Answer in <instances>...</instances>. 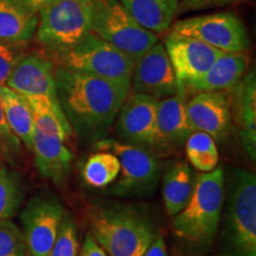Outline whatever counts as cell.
I'll list each match as a JSON object with an SVG mask.
<instances>
[{
	"label": "cell",
	"mask_w": 256,
	"mask_h": 256,
	"mask_svg": "<svg viewBox=\"0 0 256 256\" xmlns=\"http://www.w3.org/2000/svg\"><path fill=\"white\" fill-rule=\"evenodd\" d=\"M186 114L194 130L209 134L223 142L232 126L228 92H204L186 100Z\"/></svg>",
	"instance_id": "14"
},
{
	"label": "cell",
	"mask_w": 256,
	"mask_h": 256,
	"mask_svg": "<svg viewBox=\"0 0 256 256\" xmlns=\"http://www.w3.org/2000/svg\"><path fill=\"white\" fill-rule=\"evenodd\" d=\"M58 58L60 66L69 70L128 83L136 66L132 57L92 32Z\"/></svg>",
	"instance_id": "8"
},
{
	"label": "cell",
	"mask_w": 256,
	"mask_h": 256,
	"mask_svg": "<svg viewBox=\"0 0 256 256\" xmlns=\"http://www.w3.org/2000/svg\"><path fill=\"white\" fill-rule=\"evenodd\" d=\"M218 232L222 256H256V176L248 170L229 171Z\"/></svg>",
	"instance_id": "3"
},
{
	"label": "cell",
	"mask_w": 256,
	"mask_h": 256,
	"mask_svg": "<svg viewBox=\"0 0 256 256\" xmlns=\"http://www.w3.org/2000/svg\"><path fill=\"white\" fill-rule=\"evenodd\" d=\"M80 240L75 220L69 212L64 214L58 234L48 256H78Z\"/></svg>",
	"instance_id": "28"
},
{
	"label": "cell",
	"mask_w": 256,
	"mask_h": 256,
	"mask_svg": "<svg viewBox=\"0 0 256 256\" xmlns=\"http://www.w3.org/2000/svg\"><path fill=\"white\" fill-rule=\"evenodd\" d=\"M171 26L174 34L196 38L223 52H247L250 46L244 23L230 11L180 19Z\"/></svg>",
	"instance_id": "9"
},
{
	"label": "cell",
	"mask_w": 256,
	"mask_h": 256,
	"mask_svg": "<svg viewBox=\"0 0 256 256\" xmlns=\"http://www.w3.org/2000/svg\"><path fill=\"white\" fill-rule=\"evenodd\" d=\"M133 92L162 100L178 92V81L164 44L156 43L134 66Z\"/></svg>",
	"instance_id": "13"
},
{
	"label": "cell",
	"mask_w": 256,
	"mask_h": 256,
	"mask_svg": "<svg viewBox=\"0 0 256 256\" xmlns=\"http://www.w3.org/2000/svg\"><path fill=\"white\" fill-rule=\"evenodd\" d=\"M2 156H0V166H2Z\"/></svg>",
	"instance_id": "37"
},
{
	"label": "cell",
	"mask_w": 256,
	"mask_h": 256,
	"mask_svg": "<svg viewBox=\"0 0 256 256\" xmlns=\"http://www.w3.org/2000/svg\"><path fill=\"white\" fill-rule=\"evenodd\" d=\"M34 115V130L46 136H57L66 142L72 130L64 115L58 100L48 98H26Z\"/></svg>",
	"instance_id": "24"
},
{
	"label": "cell",
	"mask_w": 256,
	"mask_h": 256,
	"mask_svg": "<svg viewBox=\"0 0 256 256\" xmlns=\"http://www.w3.org/2000/svg\"><path fill=\"white\" fill-rule=\"evenodd\" d=\"M147 30L162 34L170 30L180 0H119Z\"/></svg>",
	"instance_id": "22"
},
{
	"label": "cell",
	"mask_w": 256,
	"mask_h": 256,
	"mask_svg": "<svg viewBox=\"0 0 256 256\" xmlns=\"http://www.w3.org/2000/svg\"><path fill=\"white\" fill-rule=\"evenodd\" d=\"M0 104L12 132L28 150H31L34 122L26 98L10 89L8 86H0Z\"/></svg>",
	"instance_id": "23"
},
{
	"label": "cell",
	"mask_w": 256,
	"mask_h": 256,
	"mask_svg": "<svg viewBox=\"0 0 256 256\" xmlns=\"http://www.w3.org/2000/svg\"><path fill=\"white\" fill-rule=\"evenodd\" d=\"M184 147L188 164L202 174L214 171L218 166L220 153L216 140L209 134L194 130Z\"/></svg>",
	"instance_id": "25"
},
{
	"label": "cell",
	"mask_w": 256,
	"mask_h": 256,
	"mask_svg": "<svg viewBox=\"0 0 256 256\" xmlns=\"http://www.w3.org/2000/svg\"><path fill=\"white\" fill-rule=\"evenodd\" d=\"M25 188L20 174L0 166V220H12L24 203Z\"/></svg>",
	"instance_id": "27"
},
{
	"label": "cell",
	"mask_w": 256,
	"mask_h": 256,
	"mask_svg": "<svg viewBox=\"0 0 256 256\" xmlns=\"http://www.w3.org/2000/svg\"><path fill=\"white\" fill-rule=\"evenodd\" d=\"M66 214L62 202L48 191L36 194L20 210L28 256H48Z\"/></svg>",
	"instance_id": "10"
},
{
	"label": "cell",
	"mask_w": 256,
	"mask_h": 256,
	"mask_svg": "<svg viewBox=\"0 0 256 256\" xmlns=\"http://www.w3.org/2000/svg\"><path fill=\"white\" fill-rule=\"evenodd\" d=\"M202 256H220V255H202Z\"/></svg>",
	"instance_id": "36"
},
{
	"label": "cell",
	"mask_w": 256,
	"mask_h": 256,
	"mask_svg": "<svg viewBox=\"0 0 256 256\" xmlns=\"http://www.w3.org/2000/svg\"><path fill=\"white\" fill-rule=\"evenodd\" d=\"M226 174L217 166L214 171L196 176V184L184 209L172 217V232L178 238L209 247L218 235L224 202Z\"/></svg>",
	"instance_id": "4"
},
{
	"label": "cell",
	"mask_w": 256,
	"mask_h": 256,
	"mask_svg": "<svg viewBox=\"0 0 256 256\" xmlns=\"http://www.w3.org/2000/svg\"><path fill=\"white\" fill-rule=\"evenodd\" d=\"M164 46L176 74L178 87L196 81L211 68L223 51L196 38L170 32Z\"/></svg>",
	"instance_id": "12"
},
{
	"label": "cell",
	"mask_w": 256,
	"mask_h": 256,
	"mask_svg": "<svg viewBox=\"0 0 256 256\" xmlns=\"http://www.w3.org/2000/svg\"><path fill=\"white\" fill-rule=\"evenodd\" d=\"M57 100L66 120L82 142L106 138L128 94L130 83L55 68Z\"/></svg>",
	"instance_id": "1"
},
{
	"label": "cell",
	"mask_w": 256,
	"mask_h": 256,
	"mask_svg": "<svg viewBox=\"0 0 256 256\" xmlns=\"http://www.w3.org/2000/svg\"><path fill=\"white\" fill-rule=\"evenodd\" d=\"M196 184V174L184 160H174L162 177V200L168 216L174 217L190 200Z\"/></svg>",
	"instance_id": "21"
},
{
	"label": "cell",
	"mask_w": 256,
	"mask_h": 256,
	"mask_svg": "<svg viewBox=\"0 0 256 256\" xmlns=\"http://www.w3.org/2000/svg\"><path fill=\"white\" fill-rule=\"evenodd\" d=\"M142 256H168V247H166L164 238L158 234L156 238L153 240V242Z\"/></svg>",
	"instance_id": "34"
},
{
	"label": "cell",
	"mask_w": 256,
	"mask_h": 256,
	"mask_svg": "<svg viewBox=\"0 0 256 256\" xmlns=\"http://www.w3.org/2000/svg\"><path fill=\"white\" fill-rule=\"evenodd\" d=\"M40 14L23 0H0V40L24 46L36 36Z\"/></svg>",
	"instance_id": "20"
},
{
	"label": "cell",
	"mask_w": 256,
	"mask_h": 256,
	"mask_svg": "<svg viewBox=\"0 0 256 256\" xmlns=\"http://www.w3.org/2000/svg\"><path fill=\"white\" fill-rule=\"evenodd\" d=\"M23 144L12 132L0 104V156L14 168L23 164Z\"/></svg>",
	"instance_id": "29"
},
{
	"label": "cell",
	"mask_w": 256,
	"mask_h": 256,
	"mask_svg": "<svg viewBox=\"0 0 256 256\" xmlns=\"http://www.w3.org/2000/svg\"><path fill=\"white\" fill-rule=\"evenodd\" d=\"M5 86L24 98L57 100L55 66L37 52L24 54L10 74Z\"/></svg>",
	"instance_id": "15"
},
{
	"label": "cell",
	"mask_w": 256,
	"mask_h": 256,
	"mask_svg": "<svg viewBox=\"0 0 256 256\" xmlns=\"http://www.w3.org/2000/svg\"><path fill=\"white\" fill-rule=\"evenodd\" d=\"M246 0H180L178 10L180 12H194L203 11V10L226 8L241 4Z\"/></svg>",
	"instance_id": "32"
},
{
	"label": "cell",
	"mask_w": 256,
	"mask_h": 256,
	"mask_svg": "<svg viewBox=\"0 0 256 256\" xmlns=\"http://www.w3.org/2000/svg\"><path fill=\"white\" fill-rule=\"evenodd\" d=\"M158 101L140 92L128 94L115 119L118 136L124 142L147 150H158Z\"/></svg>",
	"instance_id": "11"
},
{
	"label": "cell",
	"mask_w": 256,
	"mask_h": 256,
	"mask_svg": "<svg viewBox=\"0 0 256 256\" xmlns=\"http://www.w3.org/2000/svg\"><path fill=\"white\" fill-rule=\"evenodd\" d=\"M23 46L0 40V86H5L10 74L24 55Z\"/></svg>",
	"instance_id": "31"
},
{
	"label": "cell",
	"mask_w": 256,
	"mask_h": 256,
	"mask_svg": "<svg viewBox=\"0 0 256 256\" xmlns=\"http://www.w3.org/2000/svg\"><path fill=\"white\" fill-rule=\"evenodd\" d=\"M249 64L250 58L246 52H223L203 76L178 89L186 96L204 92H229L247 74Z\"/></svg>",
	"instance_id": "18"
},
{
	"label": "cell",
	"mask_w": 256,
	"mask_h": 256,
	"mask_svg": "<svg viewBox=\"0 0 256 256\" xmlns=\"http://www.w3.org/2000/svg\"><path fill=\"white\" fill-rule=\"evenodd\" d=\"M120 172V162L114 153L98 151L84 162L82 177L89 186L104 188L113 183Z\"/></svg>",
	"instance_id": "26"
},
{
	"label": "cell",
	"mask_w": 256,
	"mask_h": 256,
	"mask_svg": "<svg viewBox=\"0 0 256 256\" xmlns=\"http://www.w3.org/2000/svg\"><path fill=\"white\" fill-rule=\"evenodd\" d=\"M78 256H110L104 249L95 241L90 232H87L83 240L82 247L80 248Z\"/></svg>",
	"instance_id": "33"
},
{
	"label": "cell",
	"mask_w": 256,
	"mask_h": 256,
	"mask_svg": "<svg viewBox=\"0 0 256 256\" xmlns=\"http://www.w3.org/2000/svg\"><path fill=\"white\" fill-rule=\"evenodd\" d=\"M92 32L136 62L158 42V34L144 28L119 0H96Z\"/></svg>",
	"instance_id": "7"
},
{
	"label": "cell",
	"mask_w": 256,
	"mask_h": 256,
	"mask_svg": "<svg viewBox=\"0 0 256 256\" xmlns=\"http://www.w3.org/2000/svg\"><path fill=\"white\" fill-rule=\"evenodd\" d=\"M25 4H28L30 8L34 10V12H37L40 14V12L43 10L44 6H46L49 0H23Z\"/></svg>",
	"instance_id": "35"
},
{
	"label": "cell",
	"mask_w": 256,
	"mask_h": 256,
	"mask_svg": "<svg viewBox=\"0 0 256 256\" xmlns=\"http://www.w3.org/2000/svg\"><path fill=\"white\" fill-rule=\"evenodd\" d=\"M158 150H180L194 132L186 114V95L182 89L174 95L158 101L156 110Z\"/></svg>",
	"instance_id": "17"
},
{
	"label": "cell",
	"mask_w": 256,
	"mask_h": 256,
	"mask_svg": "<svg viewBox=\"0 0 256 256\" xmlns=\"http://www.w3.org/2000/svg\"><path fill=\"white\" fill-rule=\"evenodd\" d=\"M0 256H28L23 230L11 220H0Z\"/></svg>",
	"instance_id": "30"
},
{
	"label": "cell",
	"mask_w": 256,
	"mask_h": 256,
	"mask_svg": "<svg viewBox=\"0 0 256 256\" xmlns=\"http://www.w3.org/2000/svg\"><path fill=\"white\" fill-rule=\"evenodd\" d=\"M87 220L90 235L110 256H142L159 234L152 217L132 204L96 203Z\"/></svg>",
	"instance_id": "2"
},
{
	"label": "cell",
	"mask_w": 256,
	"mask_h": 256,
	"mask_svg": "<svg viewBox=\"0 0 256 256\" xmlns=\"http://www.w3.org/2000/svg\"><path fill=\"white\" fill-rule=\"evenodd\" d=\"M96 0H49L40 12L38 43L60 57L92 32Z\"/></svg>",
	"instance_id": "5"
},
{
	"label": "cell",
	"mask_w": 256,
	"mask_h": 256,
	"mask_svg": "<svg viewBox=\"0 0 256 256\" xmlns=\"http://www.w3.org/2000/svg\"><path fill=\"white\" fill-rule=\"evenodd\" d=\"M95 150L114 153L120 162L118 178L104 194L118 198H146L158 188L162 166L151 150L104 138L95 142Z\"/></svg>",
	"instance_id": "6"
},
{
	"label": "cell",
	"mask_w": 256,
	"mask_h": 256,
	"mask_svg": "<svg viewBox=\"0 0 256 256\" xmlns=\"http://www.w3.org/2000/svg\"><path fill=\"white\" fill-rule=\"evenodd\" d=\"M232 122L238 128L242 147L252 162L256 159V75L249 69L228 92Z\"/></svg>",
	"instance_id": "16"
},
{
	"label": "cell",
	"mask_w": 256,
	"mask_h": 256,
	"mask_svg": "<svg viewBox=\"0 0 256 256\" xmlns=\"http://www.w3.org/2000/svg\"><path fill=\"white\" fill-rule=\"evenodd\" d=\"M31 151L34 152V164L42 177L58 186L68 180L74 156L66 142L34 130Z\"/></svg>",
	"instance_id": "19"
}]
</instances>
